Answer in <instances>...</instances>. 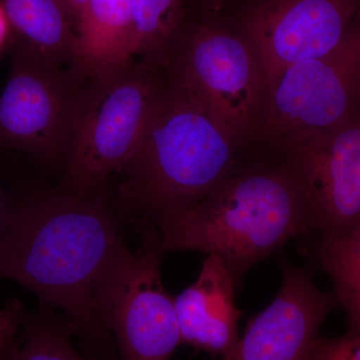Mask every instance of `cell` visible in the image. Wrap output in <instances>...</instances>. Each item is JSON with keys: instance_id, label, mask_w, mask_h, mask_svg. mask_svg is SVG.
Instances as JSON below:
<instances>
[{"instance_id": "cell-18", "label": "cell", "mask_w": 360, "mask_h": 360, "mask_svg": "<svg viewBox=\"0 0 360 360\" xmlns=\"http://www.w3.org/2000/svg\"><path fill=\"white\" fill-rule=\"evenodd\" d=\"M27 314L16 298H11L0 309V360L20 359L21 333Z\"/></svg>"}, {"instance_id": "cell-5", "label": "cell", "mask_w": 360, "mask_h": 360, "mask_svg": "<svg viewBox=\"0 0 360 360\" xmlns=\"http://www.w3.org/2000/svg\"><path fill=\"white\" fill-rule=\"evenodd\" d=\"M167 71L134 60L85 82L73 112L70 148L59 186L79 193L110 188L134 153Z\"/></svg>"}, {"instance_id": "cell-4", "label": "cell", "mask_w": 360, "mask_h": 360, "mask_svg": "<svg viewBox=\"0 0 360 360\" xmlns=\"http://www.w3.org/2000/svg\"><path fill=\"white\" fill-rule=\"evenodd\" d=\"M165 70L238 148H250L264 125L269 82L252 47L219 11L186 7Z\"/></svg>"}, {"instance_id": "cell-20", "label": "cell", "mask_w": 360, "mask_h": 360, "mask_svg": "<svg viewBox=\"0 0 360 360\" xmlns=\"http://www.w3.org/2000/svg\"><path fill=\"white\" fill-rule=\"evenodd\" d=\"M13 202L0 186V240L6 236L11 226Z\"/></svg>"}, {"instance_id": "cell-6", "label": "cell", "mask_w": 360, "mask_h": 360, "mask_svg": "<svg viewBox=\"0 0 360 360\" xmlns=\"http://www.w3.org/2000/svg\"><path fill=\"white\" fill-rule=\"evenodd\" d=\"M11 66L0 91V153L20 151L40 167L65 168L73 112L87 78L9 49Z\"/></svg>"}, {"instance_id": "cell-11", "label": "cell", "mask_w": 360, "mask_h": 360, "mask_svg": "<svg viewBox=\"0 0 360 360\" xmlns=\"http://www.w3.org/2000/svg\"><path fill=\"white\" fill-rule=\"evenodd\" d=\"M281 290L246 326L236 347L219 360H309L319 329L336 305L335 292L315 285L307 269L284 262Z\"/></svg>"}, {"instance_id": "cell-23", "label": "cell", "mask_w": 360, "mask_h": 360, "mask_svg": "<svg viewBox=\"0 0 360 360\" xmlns=\"http://www.w3.org/2000/svg\"><path fill=\"white\" fill-rule=\"evenodd\" d=\"M9 39V26L7 22L6 13L4 9L0 6V51L6 45H8Z\"/></svg>"}, {"instance_id": "cell-13", "label": "cell", "mask_w": 360, "mask_h": 360, "mask_svg": "<svg viewBox=\"0 0 360 360\" xmlns=\"http://www.w3.org/2000/svg\"><path fill=\"white\" fill-rule=\"evenodd\" d=\"M77 37L71 68L87 79L106 77L134 63L132 0H90Z\"/></svg>"}, {"instance_id": "cell-8", "label": "cell", "mask_w": 360, "mask_h": 360, "mask_svg": "<svg viewBox=\"0 0 360 360\" xmlns=\"http://www.w3.org/2000/svg\"><path fill=\"white\" fill-rule=\"evenodd\" d=\"M359 115L360 11L335 49L290 66L270 82L264 125L251 146L330 129Z\"/></svg>"}, {"instance_id": "cell-16", "label": "cell", "mask_w": 360, "mask_h": 360, "mask_svg": "<svg viewBox=\"0 0 360 360\" xmlns=\"http://www.w3.org/2000/svg\"><path fill=\"white\" fill-rule=\"evenodd\" d=\"M186 8V0H132L134 60L165 70Z\"/></svg>"}, {"instance_id": "cell-12", "label": "cell", "mask_w": 360, "mask_h": 360, "mask_svg": "<svg viewBox=\"0 0 360 360\" xmlns=\"http://www.w3.org/2000/svg\"><path fill=\"white\" fill-rule=\"evenodd\" d=\"M239 288L219 257L207 255L195 283L174 297L181 345L224 356L239 340L236 305Z\"/></svg>"}, {"instance_id": "cell-9", "label": "cell", "mask_w": 360, "mask_h": 360, "mask_svg": "<svg viewBox=\"0 0 360 360\" xmlns=\"http://www.w3.org/2000/svg\"><path fill=\"white\" fill-rule=\"evenodd\" d=\"M290 168L304 189L319 236L360 224V115L330 129L303 130L253 144Z\"/></svg>"}, {"instance_id": "cell-21", "label": "cell", "mask_w": 360, "mask_h": 360, "mask_svg": "<svg viewBox=\"0 0 360 360\" xmlns=\"http://www.w3.org/2000/svg\"><path fill=\"white\" fill-rule=\"evenodd\" d=\"M66 11L72 23L73 28L77 32L78 22L84 14L85 8L89 6L90 0H63Z\"/></svg>"}, {"instance_id": "cell-7", "label": "cell", "mask_w": 360, "mask_h": 360, "mask_svg": "<svg viewBox=\"0 0 360 360\" xmlns=\"http://www.w3.org/2000/svg\"><path fill=\"white\" fill-rule=\"evenodd\" d=\"M158 251L129 248L99 284L97 316L110 331L120 360H169L181 345L174 297L165 290Z\"/></svg>"}, {"instance_id": "cell-2", "label": "cell", "mask_w": 360, "mask_h": 360, "mask_svg": "<svg viewBox=\"0 0 360 360\" xmlns=\"http://www.w3.org/2000/svg\"><path fill=\"white\" fill-rule=\"evenodd\" d=\"M314 232L311 206L293 172L250 149L245 162L200 200L148 225L142 248L215 255L239 284L284 243Z\"/></svg>"}, {"instance_id": "cell-22", "label": "cell", "mask_w": 360, "mask_h": 360, "mask_svg": "<svg viewBox=\"0 0 360 360\" xmlns=\"http://www.w3.org/2000/svg\"><path fill=\"white\" fill-rule=\"evenodd\" d=\"M231 0H186V7H201L210 11H219Z\"/></svg>"}, {"instance_id": "cell-1", "label": "cell", "mask_w": 360, "mask_h": 360, "mask_svg": "<svg viewBox=\"0 0 360 360\" xmlns=\"http://www.w3.org/2000/svg\"><path fill=\"white\" fill-rule=\"evenodd\" d=\"M11 202V226L0 240V278L63 311L87 359L120 360L96 311L99 284L127 248L110 189L79 193L28 184Z\"/></svg>"}, {"instance_id": "cell-3", "label": "cell", "mask_w": 360, "mask_h": 360, "mask_svg": "<svg viewBox=\"0 0 360 360\" xmlns=\"http://www.w3.org/2000/svg\"><path fill=\"white\" fill-rule=\"evenodd\" d=\"M219 122L168 77L142 127L113 194L120 221L142 227L195 202L243 162Z\"/></svg>"}, {"instance_id": "cell-14", "label": "cell", "mask_w": 360, "mask_h": 360, "mask_svg": "<svg viewBox=\"0 0 360 360\" xmlns=\"http://www.w3.org/2000/svg\"><path fill=\"white\" fill-rule=\"evenodd\" d=\"M9 26V49L53 68H70L77 37L63 0H0Z\"/></svg>"}, {"instance_id": "cell-10", "label": "cell", "mask_w": 360, "mask_h": 360, "mask_svg": "<svg viewBox=\"0 0 360 360\" xmlns=\"http://www.w3.org/2000/svg\"><path fill=\"white\" fill-rule=\"evenodd\" d=\"M359 11L360 0H231L217 11L252 47L269 84L335 49Z\"/></svg>"}, {"instance_id": "cell-17", "label": "cell", "mask_w": 360, "mask_h": 360, "mask_svg": "<svg viewBox=\"0 0 360 360\" xmlns=\"http://www.w3.org/2000/svg\"><path fill=\"white\" fill-rule=\"evenodd\" d=\"M72 326L49 305L28 312L21 333L18 360H90L72 345Z\"/></svg>"}, {"instance_id": "cell-15", "label": "cell", "mask_w": 360, "mask_h": 360, "mask_svg": "<svg viewBox=\"0 0 360 360\" xmlns=\"http://www.w3.org/2000/svg\"><path fill=\"white\" fill-rule=\"evenodd\" d=\"M309 250L335 285L348 330L360 333V224L345 233L319 236Z\"/></svg>"}, {"instance_id": "cell-19", "label": "cell", "mask_w": 360, "mask_h": 360, "mask_svg": "<svg viewBox=\"0 0 360 360\" xmlns=\"http://www.w3.org/2000/svg\"><path fill=\"white\" fill-rule=\"evenodd\" d=\"M309 360H360V333L348 330L340 338L317 336Z\"/></svg>"}]
</instances>
